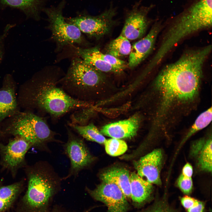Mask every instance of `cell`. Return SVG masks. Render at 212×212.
I'll use <instances>...</instances> for the list:
<instances>
[{
  "instance_id": "obj_4",
  "label": "cell",
  "mask_w": 212,
  "mask_h": 212,
  "mask_svg": "<svg viewBox=\"0 0 212 212\" xmlns=\"http://www.w3.org/2000/svg\"><path fill=\"white\" fill-rule=\"evenodd\" d=\"M62 178L46 161L40 162L30 173L23 202L32 212H40L59 188Z\"/></svg>"
},
{
  "instance_id": "obj_31",
  "label": "cell",
  "mask_w": 212,
  "mask_h": 212,
  "mask_svg": "<svg viewBox=\"0 0 212 212\" xmlns=\"http://www.w3.org/2000/svg\"><path fill=\"white\" fill-rule=\"evenodd\" d=\"M15 26V25L14 24H7L2 32L0 34V64L2 60L4 54L5 39L10 30Z\"/></svg>"
},
{
  "instance_id": "obj_14",
  "label": "cell",
  "mask_w": 212,
  "mask_h": 212,
  "mask_svg": "<svg viewBox=\"0 0 212 212\" xmlns=\"http://www.w3.org/2000/svg\"><path fill=\"white\" fill-rule=\"evenodd\" d=\"M32 146L29 141L20 137L6 145H1L0 148L4 165L10 168L18 166L23 161L26 152Z\"/></svg>"
},
{
  "instance_id": "obj_11",
  "label": "cell",
  "mask_w": 212,
  "mask_h": 212,
  "mask_svg": "<svg viewBox=\"0 0 212 212\" xmlns=\"http://www.w3.org/2000/svg\"><path fill=\"white\" fill-rule=\"evenodd\" d=\"M153 5L140 6L137 3L127 13L120 34L129 40L141 37L145 33L149 24L147 15Z\"/></svg>"
},
{
  "instance_id": "obj_30",
  "label": "cell",
  "mask_w": 212,
  "mask_h": 212,
  "mask_svg": "<svg viewBox=\"0 0 212 212\" xmlns=\"http://www.w3.org/2000/svg\"><path fill=\"white\" fill-rule=\"evenodd\" d=\"M177 185L183 193L187 195H189L193 188L191 178L186 177L181 174L177 180Z\"/></svg>"
},
{
  "instance_id": "obj_16",
  "label": "cell",
  "mask_w": 212,
  "mask_h": 212,
  "mask_svg": "<svg viewBox=\"0 0 212 212\" xmlns=\"http://www.w3.org/2000/svg\"><path fill=\"white\" fill-rule=\"evenodd\" d=\"M130 199L135 207L140 208L151 199L152 184L133 172L130 174Z\"/></svg>"
},
{
  "instance_id": "obj_23",
  "label": "cell",
  "mask_w": 212,
  "mask_h": 212,
  "mask_svg": "<svg viewBox=\"0 0 212 212\" xmlns=\"http://www.w3.org/2000/svg\"><path fill=\"white\" fill-rule=\"evenodd\" d=\"M21 187L19 183L0 187V212H4L11 206Z\"/></svg>"
},
{
  "instance_id": "obj_20",
  "label": "cell",
  "mask_w": 212,
  "mask_h": 212,
  "mask_svg": "<svg viewBox=\"0 0 212 212\" xmlns=\"http://www.w3.org/2000/svg\"><path fill=\"white\" fill-rule=\"evenodd\" d=\"M44 0H0V7H10L19 9L25 15L27 18L38 20Z\"/></svg>"
},
{
  "instance_id": "obj_9",
  "label": "cell",
  "mask_w": 212,
  "mask_h": 212,
  "mask_svg": "<svg viewBox=\"0 0 212 212\" xmlns=\"http://www.w3.org/2000/svg\"><path fill=\"white\" fill-rule=\"evenodd\" d=\"M67 130L68 139L64 145V150L69 159L70 167L68 174L62 180L72 176L76 177L93 160L83 139L74 134L68 127Z\"/></svg>"
},
{
  "instance_id": "obj_3",
  "label": "cell",
  "mask_w": 212,
  "mask_h": 212,
  "mask_svg": "<svg viewBox=\"0 0 212 212\" xmlns=\"http://www.w3.org/2000/svg\"><path fill=\"white\" fill-rule=\"evenodd\" d=\"M209 28L203 15L198 10L188 8L175 19L164 35L158 51L146 69L149 72L159 65L181 40L198 31Z\"/></svg>"
},
{
  "instance_id": "obj_28",
  "label": "cell",
  "mask_w": 212,
  "mask_h": 212,
  "mask_svg": "<svg viewBox=\"0 0 212 212\" xmlns=\"http://www.w3.org/2000/svg\"><path fill=\"white\" fill-rule=\"evenodd\" d=\"M136 212H180L173 207L165 198L155 200L146 208Z\"/></svg>"
},
{
  "instance_id": "obj_2",
  "label": "cell",
  "mask_w": 212,
  "mask_h": 212,
  "mask_svg": "<svg viewBox=\"0 0 212 212\" xmlns=\"http://www.w3.org/2000/svg\"><path fill=\"white\" fill-rule=\"evenodd\" d=\"M59 70H42L31 80L29 95L32 106L44 114L57 120L69 112L90 106L87 102L76 99L69 95L59 83Z\"/></svg>"
},
{
  "instance_id": "obj_1",
  "label": "cell",
  "mask_w": 212,
  "mask_h": 212,
  "mask_svg": "<svg viewBox=\"0 0 212 212\" xmlns=\"http://www.w3.org/2000/svg\"><path fill=\"white\" fill-rule=\"evenodd\" d=\"M211 50L208 45L185 52L174 62L164 67L155 80L164 106L175 100H191L197 94L205 61Z\"/></svg>"
},
{
  "instance_id": "obj_19",
  "label": "cell",
  "mask_w": 212,
  "mask_h": 212,
  "mask_svg": "<svg viewBox=\"0 0 212 212\" xmlns=\"http://www.w3.org/2000/svg\"><path fill=\"white\" fill-rule=\"evenodd\" d=\"M4 80L6 85L0 89V121L14 113L17 106L14 90L10 85L11 76L7 75Z\"/></svg>"
},
{
  "instance_id": "obj_22",
  "label": "cell",
  "mask_w": 212,
  "mask_h": 212,
  "mask_svg": "<svg viewBox=\"0 0 212 212\" xmlns=\"http://www.w3.org/2000/svg\"><path fill=\"white\" fill-rule=\"evenodd\" d=\"M68 125L87 140L104 144L106 139L97 127L92 123L81 126L68 122Z\"/></svg>"
},
{
  "instance_id": "obj_7",
  "label": "cell",
  "mask_w": 212,
  "mask_h": 212,
  "mask_svg": "<svg viewBox=\"0 0 212 212\" xmlns=\"http://www.w3.org/2000/svg\"><path fill=\"white\" fill-rule=\"evenodd\" d=\"M64 2L57 7L44 8L49 22L52 37L59 48L67 45L82 44L85 42L81 32L75 25L66 21L62 14Z\"/></svg>"
},
{
  "instance_id": "obj_10",
  "label": "cell",
  "mask_w": 212,
  "mask_h": 212,
  "mask_svg": "<svg viewBox=\"0 0 212 212\" xmlns=\"http://www.w3.org/2000/svg\"><path fill=\"white\" fill-rule=\"evenodd\" d=\"M87 189L93 198L106 206L107 212H127L130 210L127 198L113 183L102 181L94 189Z\"/></svg>"
},
{
  "instance_id": "obj_13",
  "label": "cell",
  "mask_w": 212,
  "mask_h": 212,
  "mask_svg": "<svg viewBox=\"0 0 212 212\" xmlns=\"http://www.w3.org/2000/svg\"><path fill=\"white\" fill-rule=\"evenodd\" d=\"M162 26L160 21L156 22L147 34L132 46L127 64L130 68L137 66L151 53Z\"/></svg>"
},
{
  "instance_id": "obj_35",
  "label": "cell",
  "mask_w": 212,
  "mask_h": 212,
  "mask_svg": "<svg viewBox=\"0 0 212 212\" xmlns=\"http://www.w3.org/2000/svg\"><path fill=\"white\" fill-rule=\"evenodd\" d=\"M84 212H89V211H85Z\"/></svg>"
},
{
  "instance_id": "obj_17",
  "label": "cell",
  "mask_w": 212,
  "mask_h": 212,
  "mask_svg": "<svg viewBox=\"0 0 212 212\" xmlns=\"http://www.w3.org/2000/svg\"><path fill=\"white\" fill-rule=\"evenodd\" d=\"M76 54L78 57L101 72L120 74L122 71L103 60L97 54L96 47L90 48H77Z\"/></svg>"
},
{
  "instance_id": "obj_5",
  "label": "cell",
  "mask_w": 212,
  "mask_h": 212,
  "mask_svg": "<svg viewBox=\"0 0 212 212\" xmlns=\"http://www.w3.org/2000/svg\"><path fill=\"white\" fill-rule=\"evenodd\" d=\"M102 72L77 57L72 60L67 73L59 83L71 97L87 102L90 94L103 81Z\"/></svg>"
},
{
  "instance_id": "obj_33",
  "label": "cell",
  "mask_w": 212,
  "mask_h": 212,
  "mask_svg": "<svg viewBox=\"0 0 212 212\" xmlns=\"http://www.w3.org/2000/svg\"><path fill=\"white\" fill-rule=\"evenodd\" d=\"M205 206L204 202L198 200L195 204L186 211L187 212H204Z\"/></svg>"
},
{
  "instance_id": "obj_21",
  "label": "cell",
  "mask_w": 212,
  "mask_h": 212,
  "mask_svg": "<svg viewBox=\"0 0 212 212\" xmlns=\"http://www.w3.org/2000/svg\"><path fill=\"white\" fill-rule=\"evenodd\" d=\"M193 154L198 155V165L201 170L208 172L212 171V140H200L192 148Z\"/></svg>"
},
{
  "instance_id": "obj_6",
  "label": "cell",
  "mask_w": 212,
  "mask_h": 212,
  "mask_svg": "<svg viewBox=\"0 0 212 212\" xmlns=\"http://www.w3.org/2000/svg\"><path fill=\"white\" fill-rule=\"evenodd\" d=\"M9 133L21 137L32 145L47 152L48 144L62 143L56 139L57 133L49 127L45 117L32 112L21 113L13 119L6 129Z\"/></svg>"
},
{
  "instance_id": "obj_15",
  "label": "cell",
  "mask_w": 212,
  "mask_h": 212,
  "mask_svg": "<svg viewBox=\"0 0 212 212\" xmlns=\"http://www.w3.org/2000/svg\"><path fill=\"white\" fill-rule=\"evenodd\" d=\"M140 123L137 115L124 120L107 124L102 127L100 132L103 135L118 139L130 138L137 134Z\"/></svg>"
},
{
  "instance_id": "obj_18",
  "label": "cell",
  "mask_w": 212,
  "mask_h": 212,
  "mask_svg": "<svg viewBox=\"0 0 212 212\" xmlns=\"http://www.w3.org/2000/svg\"><path fill=\"white\" fill-rule=\"evenodd\" d=\"M100 177L102 181L116 184L127 199H130V173L127 169L122 168H111L102 173Z\"/></svg>"
},
{
  "instance_id": "obj_8",
  "label": "cell",
  "mask_w": 212,
  "mask_h": 212,
  "mask_svg": "<svg viewBox=\"0 0 212 212\" xmlns=\"http://www.w3.org/2000/svg\"><path fill=\"white\" fill-rule=\"evenodd\" d=\"M116 13L115 8L111 6L98 16L80 15L68 18L67 21L76 26L81 32L99 39L108 33L115 24Z\"/></svg>"
},
{
  "instance_id": "obj_34",
  "label": "cell",
  "mask_w": 212,
  "mask_h": 212,
  "mask_svg": "<svg viewBox=\"0 0 212 212\" xmlns=\"http://www.w3.org/2000/svg\"><path fill=\"white\" fill-rule=\"evenodd\" d=\"M181 174L186 177L191 178L193 174V168L190 163H187L185 165L183 168Z\"/></svg>"
},
{
  "instance_id": "obj_24",
  "label": "cell",
  "mask_w": 212,
  "mask_h": 212,
  "mask_svg": "<svg viewBox=\"0 0 212 212\" xmlns=\"http://www.w3.org/2000/svg\"><path fill=\"white\" fill-rule=\"evenodd\" d=\"M131 47L129 40L120 34L110 43L107 50V54L119 58L129 55Z\"/></svg>"
},
{
  "instance_id": "obj_25",
  "label": "cell",
  "mask_w": 212,
  "mask_h": 212,
  "mask_svg": "<svg viewBox=\"0 0 212 212\" xmlns=\"http://www.w3.org/2000/svg\"><path fill=\"white\" fill-rule=\"evenodd\" d=\"M212 120V108L210 107L201 114L196 119L182 142L195 133L207 127Z\"/></svg>"
},
{
  "instance_id": "obj_27",
  "label": "cell",
  "mask_w": 212,
  "mask_h": 212,
  "mask_svg": "<svg viewBox=\"0 0 212 212\" xmlns=\"http://www.w3.org/2000/svg\"><path fill=\"white\" fill-rule=\"evenodd\" d=\"M89 107H84L77 109L71 115V124L81 126L87 125L93 114V110Z\"/></svg>"
},
{
  "instance_id": "obj_12",
  "label": "cell",
  "mask_w": 212,
  "mask_h": 212,
  "mask_svg": "<svg viewBox=\"0 0 212 212\" xmlns=\"http://www.w3.org/2000/svg\"><path fill=\"white\" fill-rule=\"evenodd\" d=\"M160 149H155L141 157L134 163L137 173L152 184L161 185L160 172L163 163Z\"/></svg>"
},
{
  "instance_id": "obj_32",
  "label": "cell",
  "mask_w": 212,
  "mask_h": 212,
  "mask_svg": "<svg viewBox=\"0 0 212 212\" xmlns=\"http://www.w3.org/2000/svg\"><path fill=\"white\" fill-rule=\"evenodd\" d=\"M198 200L187 195L181 197L180 198L181 203L186 211L193 207Z\"/></svg>"
},
{
  "instance_id": "obj_29",
  "label": "cell",
  "mask_w": 212,
  "mask_h": 212,
  "mask_svg": "<svg viewBox=\"0 0 212 212\" xmlns=\"http://www.w3.org/2000/svg\"><path fill=\"white\" fill-rule=\"evenodd\" d=\"M96 52L98 56L103 60L122 71L128 66L124 61L109 54H104L102 52L99 48L97 47H96Z\"/></svg>"
},
{
  "instance_id": "obj_26",
  "label": "cell",
  "mask_w": 212,
  "mask_h": 212,
  "mask_svg": "<svg viewBox=\"0 0 212 212\" xmlns=\"http://www.w3.org/2000/svg\"><path fill=\"white\" fill-rule=\"evenodd\" d=\"M104 144L107 153L113 156L122 155L127 149L126 143L120 139L112 138L106 139Z\"/></svg>"
}]
</instances>
